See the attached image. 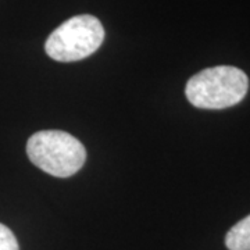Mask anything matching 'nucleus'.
<instances>
[{
	"instance_id": "obj_1",
	"label": "nucleus",
	"mask_w": 250,
	"mask_h": 250,
	"mask_svg": "<svg viewBox=\"0 0 250 250\" xmlns=\"http://www.w3.org/2000/svg\"><path fill=\"white\" fill-rule=\"evenodd\" d=\"M249 89V78L241 68L217 65L202 70L187 82L185 95L197 108L221 110L238 104Z\"/></svg>"
},
{
	"instance_id": "obj_2",
	"label": "nucleus",
	"mask_w": 250,
	"mask_h": 250,
	"mask_svg": "<svg viewBox=\"0 0 250 250\" xmlns=\"http://www.w3.org/2000/svg\"><path fill=\"white\" fill-rule=\"evenodd\" d=\"M27 154L38 168L57 178H68L86 160L83 145L64 131H39L27 142Z\"/></svg>"
},
{
	"instance_id": "obj_3",
	"label": "nucleus",
	"mask_w": 250,
	"mask_h": 250,
	"mask_svg": "<svg viewBox=\"0 0 250 250\" xmlns=\"http://www.w3.org/2000/svg\"><path fill=\"white\" fill-rule=\"evenodd\" d=\"M104 41V28L95 16L81 14L67 20L47 38L45 50L56 62H78L89 57Z\"/></svg>"
},
{
	"instance_id": "obj_4",
	"label": "nucleus",
	"mask_w": 250,
	"mask_h": 250,
	"mask_svg": "<svg viewBox=\"0 0 250 250\" xmlns=\"http://www.w3.org/2000/svg\"><path fill=\"white\" fill-rule=\"evenodd\" d=\"M229 250H250V215L236 223L225 236Z\"/></svg>"
},
{
	"instance_id": "obj_5",
	"label": "nucleus",
	"mask_w": 250,
	"mask_h": 250,
	"mask_svg": "<svg viewBox=\"0 0 250 250\" xmlns=\"http://www.w3.org/2000/svg\"><path fill=\"white\" fill-rule=\"evenodd\" d=\"M0 250H20L17 238L3 224H0Z\"/></svg>"
}]
</instances>
